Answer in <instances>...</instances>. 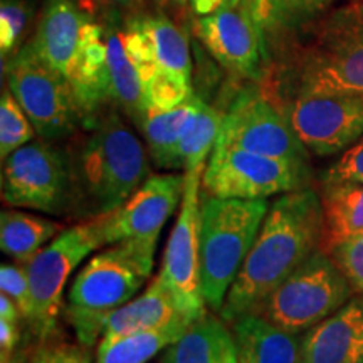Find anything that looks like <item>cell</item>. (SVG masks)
<instances>
[{
  "label": "cell",
  "mask_w": 363,
  "mask_h": 363,
  "mask_svg": "<svg viewBox=\"0 0 363 363\" xmlns=\"http://www.w3.org/2000/svg\"><path fill=\"white\" fill-rule=\"evenodd\" d=\"M323 206L320 192L306 187L281 194L269 206L246 261L235 276L220 318L233 323L238 318L259 313L262 303L320 249Z\"/></svg>",
  "instance_id": "6da1fadb"
},
{
  "label": "cell",
  "mask_w": 363,
  "mask_h": 363,
  "mask_svg": "<svg viewBox=\"0 0 363 363\" xmlns=\"http://www.w3.org/2000/svg\"><path fill=\"white\" fill-rule=\"evenodd\" d=\"M71 214L94 219L120 208L152 175L142 142L116 110L98 115L74 153Z\"/></svg>",
  "instance_id": "7a4b0ae2"
},
{
  "label": "cell",
  "mask_w": 363,
  "mask_h": 363,
  "mask_svg": "<svg viewBox=\"0 0 363 363\" xmlns=\"http://www.w3.org/2000/svg\"><path fill=\"white\" fill-rule=\"evenodd\" d=\"M155 239H125L94 254L72 281L66 318L86 348L101 340L113 310L131 301L153 271Z\"/></svg>",
  "instance_id": "3957f363"
},
{
  "label": "cell",
  "mask_w": 363,
  "mask_h": 363,
  "mask_svg": "<svg viewBox=\"0 0 363 363\" xmlns=\"http://www.w3.org/2000/svg\"><path fill=\"white\" fill-rule=\"evenodd\" d=\"M266 199H219L201 194V274L207 306L220 311L262 220Z\"/></svg>",
  "instance_id": "277c9868"
},
{
  "label": "cell",
  "mask_w": 363,
  "mask_h": 363,
  "mask_svg": "<svg viewBox=\"0 0 363 363\" xmlns=\"http://www.w3.org/2000/svg\"><path fill=\"white\" fill-rule=\"evenodd\" d=\"M294 93L363 94V2L331 12L296 66Z\"/></svg>",
  "instance_id": "5b68a950"
},
{
  "label": "cell",
  "mask_w": 363,
  "mask_h": 363,
  "mask_svg": "<svg viewBox=\"0 0 363 363\" xmlns=\"http://www.w3.org/2000/svg\"><path fill=\"white\" fill-rule=\"evenodd\" d=\"M355 294L330 254L316 249L266 298L257 315L301 335L347 305Z\"/></svg>",
  "instance_id": "8992f818"
},
{
  "label": "cell",
  "mask_w": 363,
  "mask_h": 363,
  "mask_svg": "<svg viewBox=\"0 0 363 363\" xmlns=\"http://www.w3.org/2000/svg\"><path fill=\"white\" fill-rule=\"evenodd\" d=\"M106 224L108 214L62 229L49 246L24 264L34 301L29 325L40 342L49 340L56 330L69 276L91 252L106 246Z\"/></svg>",
  "instance_id": "52a82bcc"
},
{
  "label": "cell",
  "mask_w": 363,
  "mask_h": 363,
  "mask_svg": "<svg viewBox=\"0 0 363 363\" xmlns=\"http://www.w3.org/2000/svg\"><path fill=\"white\" fill-rule=\"evenodd\" d=\"M9 89L29 116L35 133L49 142L66 138L84 123L78 99L65 76L45 65L30 44L7 59Z\"/></svg>",
  "instance_id": "ba28073f"
},
{
  "label": "cell",
  "mask_w": 363,
  "mask_h": 363,
  "mask_svg": "<svg viewBox=\"0 0 363 363\" xmlns=\"http://www.w3.org/2000/svg\"><path fill=\"white\" fill-rule=\"evenodd\" d=\"M2 201L51 216L72 207L69 152L51 142H30L2 160Z\"/></svg>",
  "instance_id": "9c48e42d"
},
{
  "label": "cell",
  "mask_w": 363,
  "mask_h": 363,
  "mask_svg": "<svg viewBox=\"0 0 363 363\" xmlns=\"http://www.w3.org/2000/svg\"><path fill=\"white\" fill-rule=\"evenodd\" d=\"M310 165L216 145L202 175V194L219 199H267L311 187Z\"/></svg>",
  "instance_id": "30bf717a"
},
{
  "label": "cell",
  "mask_w": 363,
  "mask_h": 363,
  "mask_svg": "<svg viewBox=\"0 0 363 363\" xmlns=\"http://www.w3.org/2000/svg\"><path fill=\"white\" fill-rule=\"evenodd\" d=\"M206 167L184 172L182 207L167 242L158 274L174 294L182 315L195 320L207 311L201 274V194Z\"/></svg>",
  "instance_id": "8fae6325"
},
{
  "label": "cell",
  "mask_w": 363,
  "mask_h": 363,
  "mask_svg": "<svg viewBox=\"0 0 363 363\" xmlns=\"http://www.w3.org/2000/svg\"><path fill=\"white\" fill-rule=\"evenodd\" d=\"M217 143L310 165V152L294 133L283 108L252 88L239 93L224 113Z\"/></svg>",
  "instance_id": "7c38bea8"
},
{
  "label": "cell",
  "mask_w": 363,
  "mask_h": 363,
  "mask_svg": "<svg viewBox=\"0 0 363 363\" xmlns=\"http://www.w3.org/2000/svg\"><path fill=\"white\" fill-rule=\"evenodd\" d=\"M281 108L301 143L316 157L347 152L363 136L360 93H294Z\"/></svg>",
  "instance_id": "4fadbf2b"
},
{
  "label": "cell",
  "mask_w": 363,
  "mask_h": 363,
  "mask_svg": "<svg viewBox=\"0 0 363 363\" xmlns=\"http://www.w3.org/2000/svg\"><path fill=\"white\" fill-rule=\"evenodd\" d=\"M194 27L197 38L220 66L242 78H262L266 62L264 34L246 4L197 17Z\"/></svg>",
  "instance_id": "5bb4252c"
},
{
  "label": "cell",
  "mask_w": 363,
  "mask_h": 363,
  "mask_svg": "<svg viewBox=\"0 0 363 363\" xmlns=\"http://www.w3.org/2000/svg\"><path fill=\"white\" fill-rule=\"evenodd\" d=\"M185 175H150L120 208L108 214L106 246L125 239L158 240L184 195Z\"/></svg>",
  "instance_id": "9a60e30c"
},
{
  "label": "cell",
  "mask_w": 363,
  "mask_h": 363,
  "mask_svg": "<svg viewBox=\"0 0 363 363\" xmlns=\"http://www.w3.org/2000/svg\"><path fill=\"white\" fill-rule=\"evenodd\" d=\"M301 363H363V296L305 331Z\"/></svg>",
  "instance_id": "2e32d148"
},
{
  "label": "cell",
  "mask_w": 363,
  "mask_h": 363,
  "mask_svg": "<svg viewBox=\"0 0 363 363\" xmlns=\"http://www.w3.org/2000/svg\"><path fill=\"white\" fill-rule=\"evenodd\" d=\"M89 13L76 0H48L30 48L45 65L69 81Z\"/></svg>",
  "instance_id": "e0dca14e"
},
{
  "label": "cell",
  "mask_w": 363,
  "mask_h": 363,
  "mask_svg": "<svg viewBox=\"0 0 363 363\" xmlns=\"http://www.w3.org/2000/svg\"><path fill=\"white\" fill-rule=\"evenodd\" d=\"M184 318L187 316L182 315L174 294L158 274L138 298L131 299L110 313L99 342H111L118 337L136 333V331L163 328Z\"/></svg>",
  "instance_id": "ac0fdd59"
},
{
  "label": "cell",
  "mask_w": 363,
  "mask_h": 363,
  "mask_svg": "<svg viewBox=\"0 0 363 363\" xmlns=\"http://www.w3.org/2000/svg\"><path fill=\"white\" fill-rule=\"evenodd\" d=\"M239 363H301L299 333L279 328L251 313L230 323Z\"/></svg>",
  "instance_id": "d6986e66"
},
{
  "label": "cell",
  "mask_w": 363,
  "mask_h": 363,
  "mask_svg": "<svg viewBox=\"0 0 363 363\" xmlns=\"http://www.w3.org/2000/svg\"><path fill=\"white\" fill-rule=\"evenodd\" d=\"M162 363H239L233 330L214 311H206L167 348Z\"/></svg>",
  "instance_id": "ffe728a7"
},
{
  "label": "cell",
  "mask_w": 363,
  "mask_h": 363,
  "mask_svg": "<svg viewBox=\"0 0 363 363\" xmlns=\"http://www.w3.org/2000/svg\"><path fill=\"white\" fill-rule=\"evenodd\" d=\"M203 104H206L203 99L194 94L184 104L172 110H150L148 108L145 113L138 123V130L143 133L150 157L158 169L180 170L177 152H179L182 138L194 123L195 116L201 113Z\"/></svg>",
  "instance_id": "44dd1931"
},
{
  "label": "cell",
  "mask_w": 363,
  "mask_h": 363,
  "mask_svg": "<svg viewBox=\"0 0 363 363\" xmlns=\"http://www.w3.org/2000/svg\"><path fill=\"white\" fill-rule=\"evenodd\" d=\"M323 230L320 249L330 254L363 234V184H321Z\"/></svg>",
  "instance_id": "7402d4cb"
},
{
  "label": "cell",
  "mask_w": 363,
  "mask_h": 363,
  "mask_svg": "<svg viewBox=\"0 0 363 363\" xmlns=\"http://www.w3.org/2000/svg\"><path fill=\"white\" fill-rule=\"evenodd\" d=\"M104 29H106L111 101H115L116 108L125 111L131 118V121L138 126L148 110L147 103H145L142 78L126 52L123 30L118 29L115 22H111Z\"/></svg>",
  "instance_id": "603a6c76"
},
{
  "label": "cell",
  "mask_w": 363,
  "mask_h": 363,
  "mask_svg": "<svg viewBox=\"0 0 363 363\" xmlns=\"http://www.w3.org/2000/svg\"><path fill=\"white\" fill-rule=\"evenodd\" d=\"M65 229L61 222L45 219L16 208H4L0 214V249L17 264H27L38 256L49 239Z\"/></svg>",
  "instance_id": "cb8c5ba5"
},
{
  "label": "cell",
  "mask_w": 363,
  "mask_h": 363,
  "mask_svg": "<svg viewBox=\"0 0 363 363\" xmlns=\"http://www.w3.org/2000/svg\"><path fill=\"white\" fill-rule=\"evenodd\" d=\"M187 318L175 323L123 335L111 342H99L96 363H147L182 337L190 325Z\"/></svg>",
  "instance_id": "d4e9b609"
},
{
  "label": "cell",
  "mask_w": 363,
  "mask_h": 363,
  "mask_svg": "<svg viewBox=\"0 0 363 363\" xmlns=\"http://www.w3.org/2000/svg\"><path fill=\"white\" fill-rule=\"evenodd\" d=\"M138 24L148 34L160 69L175 72L182 78H192V59L189 40L174 22L163 16L138 17Z\"/></svg>",
  "instance_id": "484cf974"
},
{
  "label": "cell",
  "mask_w": 363,
  "mask_h": 363,
  "mask_svg": "<svg viewBox=\"0 0 363 363\" xmlns=\"http://www.w3.org/2000/svg\"><path fill=\"white\" fill-rule=\"evenodd\" d=\"M224 111H219L214 106L206 103L201 113L195 116L187 133L182 138L179 152L180 170L189 172L199 167H207V158L214 152L217 140H219Z\"/></svg>",
  "instance_id": "4316f807"
},
{
  "label": "cell",
  "mask_w": 363,
  "mask_h": 363,
  "mask_svg": "<svg viewBox=\"0 0 363 363\" xmlns=\"http://www.w3.org/2000/svg\"><path fill=\"white\" fill-rule=\"evenodd\" d=\"M244 4L264 34L311 19L328 6L330 0H246Z\"/></svg>",
  "instance_id": "83f0119b"
},
{
  "label": "cell",
  "mask_w": 363,
  "mask_h": 363,
  "mask_svg": "<svg viewBox=\"0 0 363 363\" xmlns=\"http://www.w3.org/2000/svg\"><path fill=\"white\" fill-rule=\"evenodd\" d=\"M35 128L11 89L0 98V157L2 160L34 138Z\"/></svg>",
  "instance_id": "f1b7e54d"
},
{
  "label": "cell",
  "mask_w": 363,
  "mask_h": 363,
  "mask_svg": "<svg viewBox=\"0 0 363 363\" xmlns=\"http://www.w3.org/2000/svg\"><path fill=\"white\" fill-rule=\"evenodd\" d=\"M145 103L150 110H172L194 96L192 79L158 69L143 86Z\"/></svg>",
  "instance_id": "f546056e"
},
{
  "label": "cell",
  "mask_w": 363,
  "mask_h": 363,
  "mask_svg": "<svg viewBox=\"0 0 363 363\" xmlns=\"http://www.w3.org/2000/svg\"><path fill=\"white\" fill-rule=\"evenodd\" d=\"M30 19V7L26 0H2L0 4V51L2 59H11L19 51Z\"/></svg>",
  "instance_id": "4dcf8cb0"
},
{
  "label": "cell",
  "mask_w": 363,
  "mask_h": 363,
  "mask_svg": "<svg viewBox=\"0 0 363 363\" xmlns=\"http://www.w3.org/2000/svg\"><path fill=\"white\" fill-rule=\"evenodd\" d=\"M0 289L16 303L22 315V320H26L29 323L30 318H33L34 301L33 291H30V283L29 278H27L24 266L4 262L0 266Z\"/></svg>",
  "instance_id": "1f68e13d"
},
{
  "label": "cell",
  "mask_w": 363,
  "mask_h": 363,
  "mask_svg": "<svg viewBox=\"0 0 363 363\" xmlns=\"http://www.w3.org/2000/svg\"><path fill=\"white\" fill-rule=\"evenodd\" d=\"M330 256L350 281L355 293L363 296V234L340 244Z\"/></svg>",
  "instance_id": "d6a6232c"
},
{
  "label": "cell",
  "mask_w": 363,
  "mask_h": 363,
  "mask_svg": "<svg viewBox=\"0 0 363 363\" xmlns=\"http://www.w3.org/2000/svg\"><path fill=\"white\" fill-rule=\"evenodd\" d=\"M321 184H363V136L325 172Z\"/></svg>",
  "instance_id": "836d02e7"
},
{
  "label": "cell",
  "mask_w": 363,
  "mask_h": 363,
  "mask_svg": "<svg viewBox=\"0 0 363 363\" xmlns=\"http://www.w3.org/2000/svg\"><path fill=\"white\" fill-rule=\"evenodd\" d=\"M27 363H93L89 348L81 343L51 342L45 340L30 355Z\"/></svg>",
  "instance_id": "e575fe53"
},
{
  "label": "cell",
  "mask_w": 363,
  "mask_h": 363,
  "mask_svg": "<svg viewBox=\"0 0 363 363\" xmlns=\"http://www.w3.org/2000/svg\"><path fill=\"white\" fill-rule=\"evenodd\" d=\"M19 343H21L19 321H9L0 318V352H2V357L12 355Z\"/></svg>",
  "instance_id": "d590c367"
},
{
  "label": "cell",
  "mask_w": 363,
  "mask_h": 363,
  "mask_svg": "<svg viewBox=\"0 0 363 363\" xmlns=\"http://www.w3.org/2000/svg\"><path fill=\"white\" fill-rule=\"evenodd\" d=\"M192 11L197 13V17L211 16V13L219 12L222 9H233L242 6L246 0H189Z\"/></svg>",
  "instance_id": "8d00e7d4"
},
{
  "label": "cell",
  "mask_w": 363,
  "mask_h": 363,
  "mask_svg": "<svg viewBox=\"0 0 363 363\" xmlns=\"http://www.w3.org/2000/svg\"><path fill=\"white\" fill-rule=\"evenodd\" d=\"M0 318L2 320H9V321H19L22 320V315L17 308L16 303L12 301L7 294H0Z\"/></svg>",
  "instance_id": "74e56055"
},
{
  "label": "cell",
  "mask_w": 363,
  "mask_h": 363,
  "mask_svg": "<svg viewBox=\"0 0 363 363\" xmlns=\"http://www.w3.org/2000/svg\"><path fill=\"white\" fill-rule=\"evenodd\" d=\"M101 6L111 9V11H133L140 6L142 0H96Z\"/></svg>",
  "instance_id": "f35d334b"
},
{
  "label": "cell",
  "mask_w": 363,
  "mask_h": 363,
  "mask_svg": "<svg viewBox=\"0 0 363 363\" xmlns=\"http://www.w3.org/2000/svg\"><path fill=\"white\" fill-rule=\"evenodd\" d=\"M0 363H27L26 362V355L22 352H13L12 355L9 357H2V362Z\"/></svg>",
  "instance_id": "ab89813d"
},
{
  "label": "cell",
  "mask_w": 363,
  "mask_h": 363,
  "mask_svg": "<svg viewBox=\"0 0 363 363\" xmlns=\"http://www.w3.org/2000/svg\"><path fill=\"white\" fill-rule=\"evenodd\" d=\"M157 4H160V6H175V7H182L185 6V2L187 0H155Z\"/></svg>",
  "instance_id": "60d3db41"
}]
</instances>
